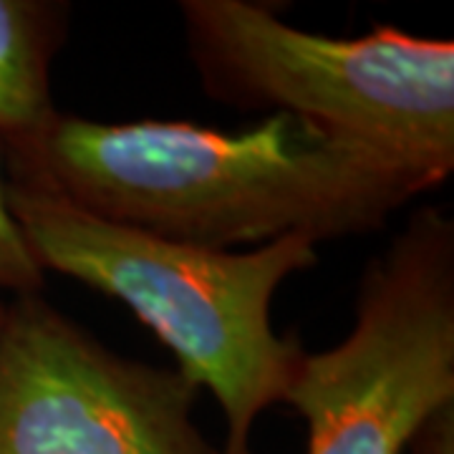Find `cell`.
Segmentation results:
<instances>
[{"mask_svg": "<svg viewBox=\"0 0 454 454\" xmlns=\"http://www.w3.org/2000/svg\"><path fill=\"white\" fill-rule=\"evenodd\" d=\"M195 384L119 356L43 293L0 309V454H223L197 429Z\"/></svg>", "mask_w": 454, "mask_h": 454, "instance_id": "obj_5", "label": "cell"}, {"mask_svg": "<svg viewBox=\"0 0 454 454\" xmlns=\"http://www.w3.org/2000/svg\"><path fill=\"white\" fill-rule=\"evenodd\" d=\"M409 447L414 454H454V404L432 414Z\"/></svg>", "mask_w": 454, "mask_h": 454, "instance_id": "obj_8", "label": "cell"}, {"mask_svg": "<svg viewBox=\"0 0 454 454\" xmlns=\"http://www.w3.org/2000/svg\"><path fill=\"white\" fill-rule=\"evenodd\" d=\"M68 3L0 0V146L3 157L38 145L61 112L51 64L68 31Z\"/></svg>", "mask_w": 454, "mask_h": 454, "instance_id": "obj_6", "label": "cell"}, {"mask_svg": "<svg viewBox=\"0 0 454 454\" xmlns=\"http://www.w3.org/2000/svg\"><path fill=\"white\" fill-rule=\"evenodd\" d=\"M5 157L0 146V298L43 293L46 288V270L33 255L31 245L11 212L8 190H5Z\"/></svg>", "mask_w": 454, "mask_h": 454, "instance_id": "obj_7", "label": "cell"}, {"mask_svg": "<svg viewBox=\"0 0 454 454\" xmlns=\"http://www.w3.org/2000/svg\"><path fill=\"white\" fill-rule=\"evenodd\" d=\"M5 177L212 250L291 235L316 245L361 238L434 190L419 172L339 145L288 114L238 131L61 114L38 145L5 154Z\"/></svg>", "mask_w": 454, "mask_h": 454, "instance_id": "obj_1", "label": "cell"}, {"mask_svg": "<svg viewBox=\"0 0 454 454\" xmlns=\"http://www.w3.org/2000/svg\"><path fill=\"white\" fill-rule=\"evenodd\" d=\"M179 16L205 94L288 114L339 145L419 172H454V43L394 26L331 38L265 3L182 0Z\"/></svg>", "mask_w": 454, "mask_h": 454, "instance_id": "obj_3", "label": "cell"}, {"mask_svg": "<svg viewBox=\"0 0 454 454\" xmlns=\"http://www.w3.org/2000/svg\"><path fill=\"white\" fill-rule=\"evenodd\" d=\"M3 301H5V298H0V309H3Z\"/></svg>", "mask_w": 454, "mask_h": 454, "instance_id": "obj_9", "label": "cell"}, {"mask_svg": "<svg viewBox=\"0 0 454 454\" xmlns=\"http://www.w3.org/2000/svg\"><path fill=\"white\" fill-rule=\"evenodd\" d=\"M5 190L41 268L124 303L220 404L223 454H253V424L286 402L306 356L298 336L273 328L270 306L318 262V245L291 235L250 253L212 250L97 217L31 182L8 179Z\"/></svg>", "mask_w": 454, "mask_h": 454, "instance_id": "obj_2", "label": "cell"}, {"mask_svg": "<svg viewBox=\"0 0 454 454\" xmlns=\"http://www.w3.org/2000/svg\"><path fill=\"white\" fill-rule=\"evenodd\" d=\"M283 404L309 427L306 454H404L454 404V220L419 207L369 260L356 318L301 361Z\"/></svg>", "mask_w": 454, "mask_h": 454, "instance_id": "obj_4", "label": "cell"}]
</instances>
